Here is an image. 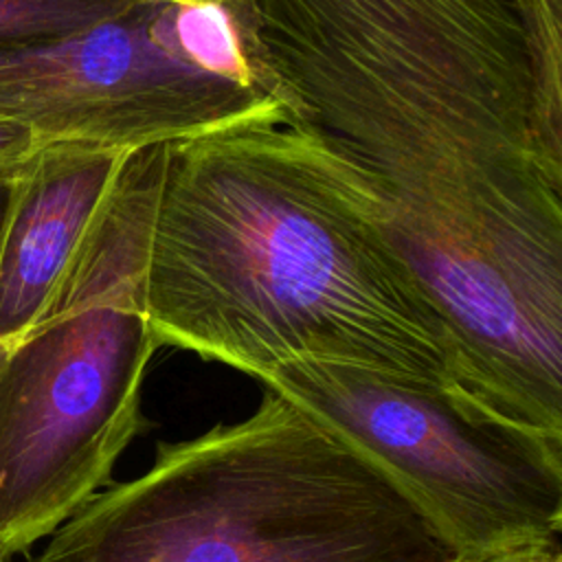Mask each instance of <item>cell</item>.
Here are the masks:
<instances>
[{"mask_svg":"<svg viewBox=\"0 0 562 562\" xmlns=\"http://www.w3.org/2000/svg\"><path fill=\"white\" fill-rule=\"evenodd\" d=\"M259 382L360 452L452 560L492 562L560 542L562 439L450 386L356 364L294 360Z\"/></svg>","mask_w":562,"mask_h":562,"instance_id":"obj_5","label":"cell"},{"mask_svg":"<svg viewBox=\"0 0 562 562\" xmlns=\"http://www.w3.org/2000/svg\"><path fill=\"white\" fill-rule=\"evenodd\" d=\"M413 505L349 443L266 389L241 422L162 441L29 562H450Z\"/></svg>","mask_w":562,"mask_h":562,"instance_id":"obj_3","label":"cell"},{"mask_svg":"<svg viewBox=\"0 0 562 562\" xmlns=\"http://www.w3.org/2000/svg\"><path fill=\"white\" fill-rule=\"evenodd\" d=\"M492 562H562V551H560V542H555V544H549V547L505 555V558H498V560H492Z\"/></svg>","mask_w":562,"mask_h":562,"instance_id":"obj_11","label":"cell"},{"mask_svg":"<svg viewBox=\"0 0 562 562\" xmlns=\"http://www.w3.org/2000/svg\"><path fill=\"white\" fill-rule=\"evenodd\" d=\"M160 147L130 156L46 316L0 353V562L48 538L140 428Z\"/></svg>","mask_w":562,"mask_h":562,"instance_id":"obj_4","label":"cell"},{"mask_svg":"<svg viewBox=\"0 0 562 562\" xmlns=\"http://www.w3.org/2000/svg\"><path fill=\"white\" fill-rule=\"evenodd\" d=\"M145 314L158 347L257 380L323 360L452 389L384 195L288 110L162 145Z\"/></svg>","mask_w":562,"mask_h":562,"instance_id":"obj_2","label":"cell"},{"mask_svg":"<svg viewBox=\"0 0 562 562\" xmlns=\"http://www.w3.org/2000/svg\"><path fill=\"white\" fill-rule=\"evenodd\" d=\"M224 2L268 92L384 195L452 386L562 439V156L512 4Z\"/></svg>","mask_w":562,"mask_h":562,"instance_id":"obj_1","label":"cell"},{"mask_svg":"<svg viewBox=\"0 0 562 562\" xmlns=\"http://www.w3.org/2000/svg\"><path fill=\"white\" fill-rule=\"evenodd\" d=\"M279 110L224 0H132L75 33L0 48V116L42 145L147 149Z\"/></svg>","mask_w":562,"mask_h":562,"instance_id":"obj_6","label":"cell"},{"mask_svg":"<svg viewBox=\"0 0 562 562\" xmlns=\"http://www.w3.org/2000/svg\"><path fill=\"white\" fill-rule=\"evenodd\" d=\"M40 145L42 143L29 127L0 116V165L20 162L29 158Z\"/></svg>","mask_w":562,"mask_h":562,"instance_id":"obj_9","label":"cell"},{"mask_svg":"<svg viewBox=\"0 0 562 562\" xmlns=\"http://www.w3.org/2000/svg\"><path fill=\"white\" fill-rule=\"evenodd\" d=\"M132 0H0V48L55 40L86 29Z\"/></svg>","mask_w":562,"mask_h":562,"instance_id":"obj_8","label":"cell"},{"mask_svg":"<svg viewBox=\"0 0 562 562\" xmlns=\"http://www.w3.org/2000/svg\"><path fill=\"white\" fill-rule=\"evenodd\" d=\"M134 151L44 143L24 160L0 244V349L46 316Z\"/></svg>","mask_w":562,"mask_h":562,"instance_id":"obj_7","label":"cell"},{"mask_svg":"<svg viewBox=\"0 0 562 562\" xmlns=\"http://www.w3.org/2000/svg\"><path fill=\"white\" fill-rule=\"evenodd\" d=\"M450 562H457V560H450Z\"/></svg>","mask_w":562,"mask_h":562,"instance_id":"obj_13","label":"cell"},{"mask_svg":"<svg viewBox=\"0 0 562 562\" xmlns=\"http://www.w3.org/2000/svg\"><path fill=\"white\" fill-rule=\"evenodd\" d=\"M24 160L13 162V165H0V244H2L4 226H7L9 213H11L13 200H15V191H18V182H20V176H22ZM2 349H0V353H2Z\"/></svg>","mask_w":562,"mask_h":562,"instance_id":"obj_10","label":"cell"},{"mask_svg":"<svg viewBox=\"0 0 562 562\" xmlns=\"http://www.w3.org/2000/svg\"><path fill=\"white\" fill-rule=\"evenodd\" d=\"M507 2H509V4H512V2H514V0H507Z\"/></svg>","mask_w":562,"mask_h":562,"instance_id":"obj_12","label":"cell"}]
</instances>
